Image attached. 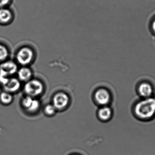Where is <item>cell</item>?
Returning a JSON list of instances; mask_svg holds the SVG:
<instances>
[{
	"label": "cell",
	"mask_w": 155,
	"mask_h": 155,
	"mask_svg": "<svg viewBox=\"0 0 155 155\" xmlns=\"http://www.w3.org/2000/svg\"><path fill=\"white\" fill-rule=\"evenodd\" d=\"M13 0H0V8H8L12 3Z\"/></svg>",
	"instance_id": "obj_18"
},
{
	"label": "cell",
	"mask_w": 155,
	"mask_h": 155,
	"mask_svg": "<svg viewBox=\"0 0 155 155\" xmlns=\"http://www.w3.org/2000/svg\"><path fill=\"white\" fill-rule=\"evenodd\" d=\"M33 100V99H32V97L28 96L24 98L22 100V105L25 108L28 109L30 107Z\"/></svg>",
	"instance_id": "obj_16"
},
{
	"label": "cell",
	"mask_w": 155,
	"mask_h": 155,
	"mask_svg": "<svg viewBox=\"0 0 155 155\" xmlns=\"http://www.w3.org/2000/svg\"><path fill=\"white\" fill-rule=\"evenodd\" d=\"M110 94L106 89L98 90L95 93V98L96 101L101 106H106L109 104L110 100Z\"/></svg>",
	"instance_id": "obj_6"
},
{
	"label": "cell",
	"mask_w": 155,
	"mask_h": 155,
	"mask_svg": "<svg viewBox=\"0 0 155 155\" xmlns=\"http://www.w3.org/2000/svg\"><path fill=\"white\" fill-rule=\"evenodd\" d=\"M56 110V108L52 105H47L45 108V113L47 115H50V116H51V115L55 114Z\"/></svg>",
	"instance_id": "obj_17"
},
{
	"label": "cell",
	"mask_w": 155,
	"mask_h": 155,
	"mask_svg": "<svg viewBox=\"0 0 155 155\" xmlns=\"http://www.w3.org/2000/svg\"><path fill=\"white\" fill-rule=\"evenodd\" d=\"M10 55L8 47L4 43L0 42V63L8 60Z\"/></svg>",
	"instance_id": "obj_12"
},
{
	"label": "cell",
	"mask_w": 155,
	"mask_h": 155,
	"mask_svg": "<svg viewBox=\"0 0 155 155\" xmlns=\"http://www.w3.org/2000/svg\"><path fill=\"white\" fill-rule=\"evenodd\" d=\"M2 85L5 91L9 93L16 92L19 89L21 86L19 81L14 78H8Z\"/></svg>",
	"instance_id": "obj_8"
},
{
	"label": "cell",
	"mask_w": 155,
	"mask_h": 155,
	"mask_svg": "<svg viewBox=\"0 0 155 155\" xmlns=\"http://www.w3.org/2000/svg\"><path fill=\"white\" fill-rule=\"evenodd\" d=\"M53 106L56 109H62L67 107L69 102V97L67 94L61 92L55 95L53 99Z\"/></svg>",
	"instance_id": "obj_7"
},
{
	"label": "cell",
	"mask_w": 155,
	"mask_h": 155,
	"mask_svg": "<svg viewBox=\"0 0 155 155\" xmlns=\"http://www.w3.org/2000/svg\"><path fill=\"white\" fill-rule=\"evenodd\" d=\"M138 91L139 95L144 98L150 97L153 93V87L147 82L141 83L139 86Z\"/></svg>",
	"instance_id": "obj_9"
},
{
	"label": "cell",
	"mask_w": 155,
	"mask_h": 155,
	"mask_svg": "<svg viewBox=\"0 0 155 155\" xmlns=\"http://www.w3.org/2000/svg\"><path fill=\"white\" fill-rule=\"evenodd\" d=\"M78 155V154H72V155Z\"/></svg>",
	"instance_id": "obj_19"
},
{
	"label": "cell",
	"mask_w": 155,
	"mask_h": 155,
	"mask_svg": "<svg viewBox=\"0 0 155 155\" xmlns=\"http://www.w3.org/2000/svg\"><path fill=\"white\" fill-rule=\"evenodd\" d=\"M112 115V110L107 106H103L98 111V117L102 121H106L109 120Z\"/></svg>",
	"instance_id": "obj_10"
},
{
	"label": "cell",
	"mask_w": 155,
	"mask_h": 155,
	"mask_svg": "<svg viewBox=\"0 0 155 155\" xmlns=\"http://www.w3.org/2000/svg\"><path fill=\"white\" fill-rule=\"evenodd\" d=\"M16 59L17 62L21 66H27L31 63L35 57V50L30 46H22L16 52Z\"/></svg>",
	"instance_id": "obj_2"
},
{
	"label": "cell",
	"mask_w": 155,
	"mask_h": 155,
	"mask_svg": "<svg viewBox=\"0 0 155 155\" xmlns=\"http://www.w3.org/2000/svg\"><path fill=\"white\" fill-rule=\"evenodd\" d=\"M24 90L28 96L37 97L41 94L43 91V84L37 80L29 81L25 85Z\"/></svg>",
	"instance_id": "obj_3"
},
{
	"label": "cell",
	"mask_w": 155,
	"mask_h": 155,
	"mask_svg": "<svg viewBox=\"0 0 155 155\" xmlns=\"http://www.w3.org/2000/svg\"><path fill=\"white\" fill-rule=\"evenodd\" d=\"M134 112L139 118L148 120L155 115V98L154 97L144 98L138 101L134 107Z\"/></svg>",
	"instance_id": "obj_1"
},
{
	"label": "cell",
	"mask_w": 155,
	"mask_h": 155,
	"mask_svg": "<svg viewBox=\"0 0 155 155\" xmlns=\"http://www.w3.org/2000/svg\"><path fill=\"white\" fill-rule=\"evenodd\" d=\"M149 29L151 34L155 37V15L151 18L150 21Z\"/></svg>",
	"instance_id": "obj_15"
},
{
	"label": "cell",
	"mask_w": 155,
	"mask_h": 155,
	"mask_svg": "<svg viewBox=\"0 0 155 155\" xmlns=\"http://www.w3.org/2000/svg\"><path fill=\"white\" fill-rule=\"evenodd\" d=\"M32 75L31 70L26 66L21 68L18 71L19 78L22 81H28L29 80Z\"/></svg>",
	"instance_id": "obj_11"
},
{
	"label": "cell",
	"mask_w": 155,
	"mask_h": 155,
	"mask_svg": "<svg viewBox=\"0 0 155 155\" xmlns=\"http://www.w3.org/2000/svg\"><path fill=\"white\" fill-rule=\"evenodd\" d=\"M13 97L9 92L4 91L0 94V101L2 104L8 105L11 103Z\"/></svg>",
	"instance_id": "obj_13"
},
{
	"label": "cell",
	"mask_w": 155,
	"mask_h": 155,
	"mask_svg": "<svg viewBox=\"0 0 155 155\" xmlns=\"http://www.w3.org/2000/svg\"><path fill=\"white\" fill-rule=\"evenodd\" d=\"M40 107V102L38 101L36 99H33L32 103L30 107L28 109V110L30 112H35L38 110Z\"/></svg>",
	"instance_id": "obj_14"
},
{
	"label": "cell",
	"mask_w": 155,
	"mask_h": 155,
	"mask_svg": "<svg viewBox=\"0 0 155 155\" xmlns=\"http://www.w3.org/2000/svg\"><path fill=\"white\" fill-rule=\"evenodd\" d=\"M14 18L13 12L8 7L0 8V25H9L12 23Z\"/></svg>",
	"instance_id": "obj_5"
},
{
	"label": "cell",
	"mask_w": 155,
	"mask_h": 155,
	"mask_svg": "<svg viewBox=\"0 0 155 155\" xmlns=\"http://www.w3.org/2000/svg\"><path fill=\"white\" fill-rule=\"evenodd\" d=\"M17 71L18 66L12 61L7 60L0 63V78H8Z\"/></svg>",
	"instance_id": "obj_4"
}]
</instances>
